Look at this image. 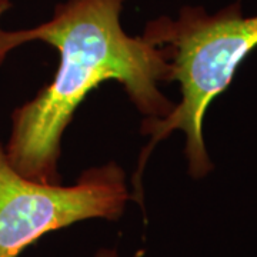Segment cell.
I'll return each instance as SVG.
<instances>
[{"instance_id": "cell-5", "label": "cell", "mask_w": 257, "mask_h": 257, "mask_svg": "<svg viewBox=\"0 0 257 257\" xmlns=\"http://www.w3.org/2000/svg\"><path fill=\"white\" fill-rule=\"evenodd\" d=\"M12 8V3H10V0H0V19L2 16L8 12V10ZM2 29V28H0Z\"/></svg>"}, {"instance_id": "cell-1", "label": "cell", "mask_w": 257, "mask_h": 257, "mask_svg": "<svg viewBox=\"0 0 257 257\" xmlns=\"http://www.w3.org/2000/svg\"><path fill=\"white\" fill-rule=\"evenodd\" d=\"M126 0H66L52 18L35 28L0 29V66L13 49L45 42L59 53L53 80L12 114L5 147L10 165L30 180L60 184L59 160L64 130L87 94L107 80L119 82L145 117L167 116L175 103L159 83L169 82L170 67L162 50L121 26Z\"/></svg>"}, {"instance_id": "cell-4", "label": "cell", "mask_w": 257, "mask_h": 257, "mask_svg": "<svg viewBox=\"0 0 257 257\" xmlns=\"http://www.w3.org/2000/svg\"><path fill=\"white\" fill-rule=\"evenodd\" d=\"M93 257H120L119 250L114 247H101L99 248Z\"/></svg>"}, {"instance_id": "cell-2", "label": "cell", "mask_w": 257, "mask_h": 257, "mask_svg": "<svg viewBox=\"0 0 257 257\" xmlns=\"http://www.w3.org/2000/svg\"><path fill=\"white\" fill-rule=\"evenodd\" d=\"M142 36L162 50L170 67L169 82L180 84L182 99L165 117L142 121V135L150 140L139 155L132 179V194L140 206L147 160L157 143L176 130L184 135L189 175L199 180L213 170L203 138L204 114L211 101L229 87L240 64L257 49V15L246 16L239 2L216 13L187 5L176 18L159 16L147 22Z\"/></svg>"}, {"instance_id": "cell-3", "label": "cell", "mask_w": 257, "mask_h": 257, "mask_svg": "<svg viewBox=\"0 0 257 257\" xmlns=\"http://www.w3.org/2000/svg\"><path fill=\"white\" fill-rule=\"evenodd\" d=\"M130 199L126 173L114 162L84 170L72 186L40 183L18 173L0 143V257H18L80 221L119 220Z\"/></svg>"}]
</instances>
